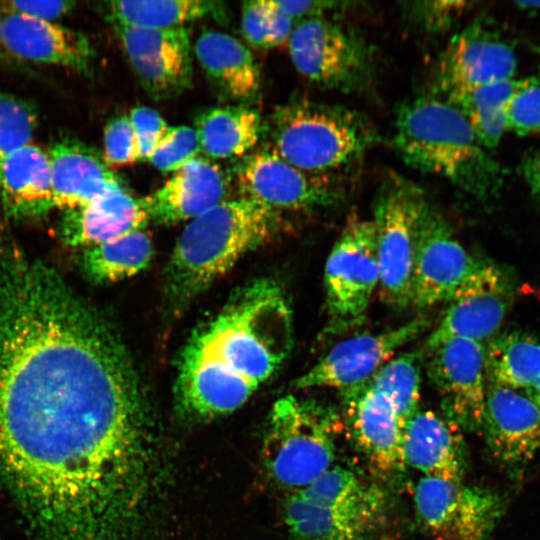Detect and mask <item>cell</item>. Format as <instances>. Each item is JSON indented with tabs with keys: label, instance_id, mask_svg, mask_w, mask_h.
<instances>
[{
	"label": "cell",
	"instance_id": "obj_1",
	"mask_svg": "<svg viewBox=\"0 0 540 540\" xmlns=\"http://www.w3.org/2000/svg\"><path fill=\"white\" fill-rule=\"evenodd\" d=\"M292 345V311L282 288L254 281L185 345L175 382L179 406L200 419L235 411L279 370Z\"/></svg>",
	"mask_w": 540,
	"mask_h": 540
},
{
	"label": "cell",
	"instance_id": "obj_2",
	"mask_svg": "<svg viewBox=\"0 0 540 540\" xmlns=\"http://www.w3.org/2000/svg\"><path fill=\"white\" fill-rule=\"evenodd\" d=\"M394 146L403 161L480 200L495 196L504 173L465 116L448 100L419 97L399 109Z\"/></svg>",
	"mask_w": 540,
	"mask_h": 540
},
{
	"label": "cell",
	"instance_id": "obj_3",
	"mask_svg": "<svg viewBox=\"0 0 540 540\" xmlns=\"http://www.w3.org/2000/svg\"><path fill=\"white\" fill-rule=\"evenodd\" d=\"M281 227V214L240 197L187 222L165 272L169 298L176 304L191 300Z\"/></svg>",
	"mask_w": 540,
	"mask_h": 540
},
{
	"label": "cell",
	"instance_id": "obj_4",
	"mask_svg": "<svg viewBox=\"0 0 540 540\" xmlns=\"http://www.w3.org/2000/svg\"><path fill=\"white\" fill-rule=\"evenodd\" d=\"M268 128L274 152L315 174L353 163L376 142V132L359 113L305 99L278 106Z\"/></svg>",
	"mask_w": 540,
	"mask_h": 540
},
{
	"label": "cell",
	"instance_id": "obj_5",
	"mask_svg": "<svg viewBox=\"0 0 540 540\" xmlns=\"http://www.w3.org/2000/svg\"><path fill=\"white\" fill-rule=\"evenodd\" d=\"M334 409L287 395L271 410L264 439V460L272 478L298 492L333 466L341 431Z\"/></svg>",
	"mask_w": 540,
	"mask_h": 540
},
{
	"label": "cell",
	"instance_id": "obj_6",
	"mask_svg": "<svg viewBox=\"0 0 540 540\" xmlns=\"http://www.w3.org/2000/svg\"><path fill=\"white\" fill-rule=\"evenodd\" d=\"M427 201L414 183L390 176L378 191L373 215L382 300L411 305V283L420 220Z\"/></svg>",
	"mask_w": 540,
	"mask_h": 540
},
{
	"label": "cell",
	"instance_id": "obj_7",
	"mask_svg": "<svg viewBox=\"0 0 540 540\" xmlns=\"http://www.w3.org/2000/svg\"><path fill=\"white\" fill-rule=\"evenodd\" d=\"M327 323L338 335L361 325L379 286L376 235L372 220L350 222L333 245L324 268Z\"/></svg>",
	"mask_w": 540,
	"mask_h": 540
},
{
	"label": "cell",
	"instance_id": "obj_8",
	"mask_svg": "<svg viewBox=\"0 0 540 540\" xmlns=\"http://www.w3.org/2000/svg\"><path fill=\"white\" fill-rule=\"evenodd\" d=\"M414 507L432 540H490L504 512L501 496L490 489L431 477L417 483Z\"/></svg>",
	"mask_w": 540,
	"mask_h": 540
},
{
	"label": "cell",
	"instance_id": "obj_9",
	"mask_svg": "<svg viewBox=\"0 0 540 540\" xmlns=\"http://www.w3.org/2000/svg\"><path fill=\"white\" fill-rule=\"evenodd\" d=\"M288 50L297 72L320 87L352 90L366 80L370 71V55L364 42L324 16L294 25Z\"/></svg>",
	"mask_w": 540,
	"mask_h": 540
},
{
	"label": "cell",
	"instance_id": "obj_10",
	"mask_svg": "<svg viewBox=\"0 0 540 540\" xmlns=\"http://www.w3.org/2000/svg\"><path fill=\"white\" fill-rule=\"evenodd\" d=\"M233 175L240 198L281 215L327 208L339 199L335 184L326 174L303 171L270 146L253 150L241 158Z\"/></svg>",
	"mask_w": 540,
	"mask_h": 540
},
{
	"label": "cell",
	"instance_id": "obj_11",
	"mask_svg": "<svg viewBox=\"0 0 540 540\" xmlns=\"http://www.w3.org/2000/svg\"><path fill=\"white\" fill-rule=\"evenodd\" d=\"M430 318L419 315L405 324L378 333H363L338 342L299 376L296 389L334 388L341 392L361 386L405 344L422 334Z\"/></svg>",
	"mask_w": 540,
	"mask_h": 540
},
{
	"label": "cell",
	"instance_id": "obj_12",
	"mask_svg": "<svg viewBox=\"0 0 540 540\" xmlns=\"http://www.w3.org/2000/svg\"><path fill=\"white\" fill-rule=\"evenodd\" d=\"M428 352L427 373L441 396L444 416L461 429L481 431L488 387L484 344L453 338Z\"/></svg>",
	"mask_w": 540,
	"mask_h": 540
},
{
	"label": "cell",
	"instance_id": "obj_13",
	"mask_svg": "<svg viewBox=\"0 0 540 540\" xmlns=\"http://www.w3.org/2000/svg\"><path fill=\"white\" fill-rule=\"evenodd\" d=\"M480 265L456 238L447 220L427 204L414 255L411 305L425 309L448 302Z\"/></svg>",
	"mask_w": 540,
	"mask_h": 540
},
{
	"label": "cell",
	"instance_id": "obj_14",
	"mask_svg": "<svg viewBox=\"0 0 540 540\" xmlns=\"http://www.w3.org/2000/svg\"><path fill=\"white\" fill-rule=\"evenodd\" d=\"M113 27L132 71L152 99H171L191 87L192 47L185 26Z\"/></svg>",
	"mask_w": 540,
	"mask_h": 540
},
{
	"label": "cell",
	"instance_id": "obj_15",
	"mask_svg": "<svg viewBox=\"0 0 540 540\" xmlns=\"http://www.w3.org/2000/svg\"><path fill=\"white\" fill-rule=\"evenodd\" d=\"M504 273L481 263L448 301L447 309L426 341L429 350L453 338L483 343L500 328L510 304Z\"/></svg>",
	"mask_w": 540,
	"mask_h": 540
},
{
	"label": "cell",
	"instance_id": "obj_16",
	"mask_svg": "<svg viewBox=\"0 0 540 540\" xmlns=\"http://www.w3.org/2000/svg\"><path fill=\"white\" fill-rule=\"evenodd\" d=\"M518 60L512 46L477 22L457 33L440 57L437 85L447 97L514 78Z\"/></svg>",
	"mask_w": 540,
	"mask_h": 540
},
{
	"label": "cell",
	"instance_id": "obj_17",
	"mask_svg": "<svg viewBox=\"0 0 540 540\" xmlns=\"http://www.w3.org/2000/svg\"><path fill=\"white\" fill-rule=\"evenodd\" d=\"M342 394L349 430L371 467L385 476L402 472L404 424L392 400L366 384Z\"/></svg>",
	"mask_w": 540,
	"mask_h": 540
},
{
	"label": "cell",
	"instance_id": "obj_18",
	"mask_svg": "<svg viewBox=\"0 0 540 540\" xmlns=\"http://www.w3.org/2000/svg\"><path fill=\"white\" fill-rule=\"evenodd\" d=\"M481 431L496 459L525 464L540 450V410L524 393L488 380Z\"/></svg>",
	"mask_w": 540,
	"mask_h": 540
},
{
	"label": "cell",
	"instance_id": "obj_19",
	"mask_svg": "<svg viewBox=\"0 0 540 540\" xmlns=\"http://www.w3.org/2000/svg\"><path fill=\"white\" fill-rule=\"evenodd\" d=\"M228 184L217 162L198 156L141 202L157 224L189 222L226 200Z\"/></svg>",
	"mask_w": 540,
	"mask_h": 540
},
{
	"label": "cell",
	"instance_id": "obj_20",
	"mask_svg": "<svg viewBox=\"0 0 540 540\" xmlns=\"http://www.w3.org/2000/svg\"><path fill=\"white\" fill-rule=\"evenodd\" d=\"M1 43L15 56L89 73L94 51L81 32L55 22L8 12L2 17Z\"/></svg>",
	"mask_w": 540,
	"mask_h": 540
},
{
	"label": "cell",
	"instance_id": "obj_21",
	"mask_svg": "<svg viewBox=\"0 0 540 540\" xmlns=\"http://www.w3.org/2000/svg\"><path fill=\"white\" fill-rule=\"evenodd\" d=\"M148 220L141 200L122 184L81 207L65 210L58 232L65 244L86 249L144 229Z\"/></svg>",
	"mask_w": 540,
	"mask_h": 540
},
{
	"label": "cell",
	"instance_id": "obj_22",
	"mask_svg": "<svg viewBox=\"0 0 540 540\" xmlns=\"http://www.w3.org/2000/svg\"><path fill=\"white\" fill-rule=\"evenodd\" d=\"M47 154L54 206L64 211L81 207L123 184L103 156L78 140L56 141Z\"/></svg>",
	"mask_w": 540,
	"mask_h": 540
},
{
	"label": "cell",
	"instance_id": "obj_23",
	"mask_svg": "<svg viewBox=\"0 0 540 540\" xmlns=\"http://www.w3.org/2000/svg\"><path fill=\"white\" fill-rule=\"evenodd\" d=\"M460 427L434 411H417L403 430L405 464L423 477L462 481L464 456Z\"/></svg>",
	"mask_w": 540,
	"mask_h": 540
},
{
	"label": "cell",
	"instance_id": "obj_24",
	"mask_svg": "<svg viewBox=\"0 0 540 540\" xmlns=\"http://www.w3.org/2000/svg\"><path fill=\"white\" fill-rule=\"evenodd\" d=\"M195 56L218 95L226 101L247 105L261 91V74L250 50L237 38L216 30L200 34Z\"/></svg>",
	"mask_w": 540,
	"mask_h": 540
},
{
	"label": "cell",
	"instance_id": "obj_25",
	"mask_svg": "<svg viewBox=\"0 0 540 540\" xmlns=\"http://www.w3.org/2000/svg\"><path fill=\"white\" fill-rule=\"evenodd\" d=\"M284 520L296 540H381L385 507H324L293 493L285 502Z\"/></svg>",
	"mask_w": 540,
	"mask_h": 540
},
{
	"label": "cell",
	"instance_id": "obj_26",
	"mask_svg": "<svg viewBox=\"0 0 540 540\" xmlns=\"http://www.w3.org/2000/svg\"><path fill=\"white\" fill-rule=\"evenodd\" d=\"M0 198L7 215L36 218L54 208L47 152L28 144L0 161Z\"/></svg>",
	"mask_w": 540,
	"mask_h": 540
},
{
	"label": "cell",
	"instance_id": "obj_27",
	"mask_svg": "<svg viewBox=\"0 0 540 540\" xmlns=\"http://www.w3.org/2000/svg\"><path fill=\"white\" fill-rule=\"evenodd\" d=\"M201 152L211 160L243 158L263 133L260 113L248 105L206 109L195 121Z\"/></svg>",
	"mask_w": 540,
	"mask_h": 540
},
{
	"label": "cell",
	"instance_id": "obj_28",
	"mask_svg": "<svg viewBox=\"0 0 540 540\" xmlns=\"http://www.w3.org/2000/svg\"><path fill=\"white\" fill-rule=\"evenodd\" d=\"M207 0L110 1L106 15L112 25L139 28L183 27L209 15L223 17V7Z\"/></svg>",
	"mask_w": 540,
	"mask_h": 540
},
{
	"label": "cell",
	"instance_id": "obj_29",
	"mask_svg": "<svg viewBox=\"0 0 540 540\" xmlns=\"http://www.w3.org/2000/svg\"><path fill=\"white\" fill-rule=\"evenodd\" d=\"M153 254L151 238L144 229L135 230L86 248L82 268L95 283L131 277L145 269Z\"/></svg>",
	"mask_w": 540,
	"mask_h": 540
},
{
	"label": "cell",
	"instance_id": "obj_30",
	"mask_svg": "<svg viewBox=\"0 0 540 540\" xmlns=\"http://www.w3.org/2000/svg\"><path fill=\"white\" fill-rule=\"evenodd\" d=\"M319 506L331 508L385 507V497L352 470L332 466L312 483L294 492Z\"/></svg>",
	"mask_w": 540,
	"mask_h": 540
},
{
	"label": "cell",
	"instance_id": "obj_31",
	"mask_svg": "<svg viewBox=\"0 0 540 540\" xmlns=\"http://www.w3.org/2000/svg\"><path fill=\"white\" fill-rule=\"evenodd\" d=\"M365 384L392 400L405 426L418 411L420 402L419 353H403L392 357Z\"/></svg>",
	"mask_w": 540,
	"mask_h": 540
},
{
	"label": "cell",
	"instance_id": "obj_32",
	"mask_svg": "<svg viewBox=\"0 0 540 540\" xmlns=\"http://www.w3.org/2000/svg\"><path fill=\"white\" fill-rule=\"evenodd\" d=\"M294 21L283 13L274 0L243 3L241 29L245 40L259 49L274 48L288 42Z\"/></svg>",
	"mask_w": 540,
	"mask_h": 540
},
{
	"label": "cell",
	"instance_id": "obj_33",
	"mask_svg": "<svg viewBox=\"0 0 540 540\" xmlns=\"http://www.w3.org/2000/svg\"><path fill=\"white\" fill-rule=\"evenodd\" d=\"M499 381L527 395L540 410V342L528 337L514 343L500 363Z\"/></svg>",
	"mask_w": 540,
	"mask_h": 540
},
{
	"label": "cell",
	"instance_id": "obj_34",
	"mask_svg": "<svg viewBox=\"0 0 540 540\" xmlns=\"http://www.w3.org/2000/svg\"><path fill=\"white\" fill-rule=\"evenodd\" d=\"M538 81L540 76L505 79L452 95L446 100L467 119L499 115L506 113V107L516 93Z\"/></svg>",
	"mask_w": 540,
	"mask_h": 540
},
{
	"label": "cell",
	"instance_id": "obj_35",
	"mask_svg": "<svg viewBox=\"0 0 540 540\" xmlns=\"http://www.w3.org/2000/svg\"><path fill=\"white\" fill-rule=\"evenodd\" d=\"M37 125V112L30 103L0 91V161L30 144Z\"/></svg>",
	"mask_w": 540,
	"mask_h": 540
},
{
	"label": "cell",
	"instance_id": "obj_36",
	"mask_svg": "<svg viewBox=\"0 0 540 540\" xmlns=\"http://www.w3.org/2000/svg\"><path fill=\"white\" fill-rule=\"evenodd\" d=\"M201 153L198 134L189 126H170L149 161L161 172H175Z\"/></svg>",
	"mask_w": 540,
	"mask_h": 540
},
{
	"label": "cell",
	"instance_id": "obj_37",
	"mask_svg": "<svg viewBox=\"0 0 540 540\" xmlns=\"http://www.w3.org/2000/svg\"><path fill=\"white\" fill-rule=\"evenodd\" d=\"M103 159L107 166L123 167L139 160L138 141L127 115L112 118L104 128Z\"/></svg>",
	"mask_w": 540,
	"mask_h": 540
},
{
	"label": "cell",
	"instance_id": "obj_38",
	"mask_svg": "<svg viewBox=\"0 0 540 540\" xmlns=\"http://www.w3.org/2000/svg\"><path fill=\"white\" fill-rule=\"evenodd\" d=\"M507 131L518 136L540 133V81L516 93L506 107Z\"/></svg>",
	"mask_w": 540,
	"mask_h": 540
},
{
	"label": "cell",
	"instance_id": "obj_39",
	"mask_svg": "<svg viewBox=\"0 0 540 540\" xmlns=\"http://www.w3.org/2000/svg\"><path fill=\"white\" fill-rule=\"evenodd\" d=\"M129 118L138 141L139 160H148L170 126L156 110L149 107L133 108Z\"/></svg>",
	"mask_w": 540,
	"mask_h": 540
},
{
	"label": "cell",
	"instance_id": "obj_40",
	"mask_svg": "<svg viewBox=\"0 0 540 540\" xmlns=\"http://www.w3.org/2000/svg\"><path fill=\"white\" fill-rule=\"evenodd\" d=\"M414 8L418 21L429 31L444 30L452 25L466 9L463 1L420 2Z\"/></svg>",
	"mask_w": 540,
	"mask_h": 540
},
{
	"label": "cell",
	"instance_id": "obj_41",
	"mask_svg": "<svg viewBox=\"0 0 540 540\" xmlns=\"http://www.w3.org/2000/svg\"><path fill=\"white\" fill-rule=\"evenodd\" d=\"M9 12L27 15L36 19L51 21L69 13L75 2L53 0V1H9L5 3Z\"/></svg>",
	"mask_w": 540,
	"mask_h": 540
},
{
	"label": "cell",
	"instance_id": "obj_42",
	"mask_svg": "<svg viewBox=\"0 0 540 540\" xmlns=\"http://www.w3.org/2000/svg\"><path fill=\"white\" fill-rule=\"evenodd\" d=\"M275 5L293 21L295 19H308L323 16L326 12L335 9L339 4L330 1H279Z\"/></svg>",
	"mask_w": 540,
	"mask_h": 540
},
{
	"label": "cell",
	"instance_id": "obj_43",
	"mask_svg": "<svg viewBox=\"0 0 540 540\" xmlns=\"http://www.w3.org/2000/svg\"><path fill=\"white\" fill-rule=\"evenodd\" d=\"M520 173L530 194L540 205V148L528 153L522 159Z\"/></svg>",
	"mask_w": 540,
	"mask_h": 540
},
{
	"label": "cell",
	"instance_id": "obj_44",
	"mask_svg": "<svg viewBox=\"0 0 540 540\" xmlns=\"http://www.w3.org/2000/svg\"><path fill=\"white\" fill-rule=\"evenodd\" d=\"M515 4L521 10H527V11L540 10V1H517L515 2Z\"/></svg>",
	"mask_w": 540,
	"mask_h": 540
},
{
	"label": "cell",
	"instance_id": "obj_45",
	"mask_svg": "<svg viewBox=\"0 0 540 540\" xmlns=\"http://www.w3.org/2000/svg\"><path fill=\"white\" fill-rule=\"evenodd\" d=\"M1 27H2V17L0 16V43H1Z\"/></svg>",
	"mask_w": 540,
	"mask_h": 540
}]
</instances>
